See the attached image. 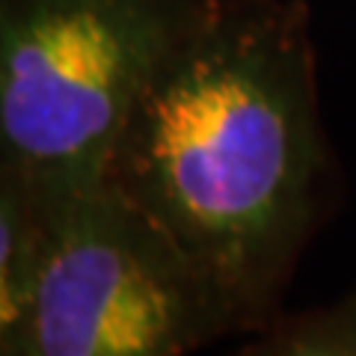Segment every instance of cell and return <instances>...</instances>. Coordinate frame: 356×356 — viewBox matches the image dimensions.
I'll use <instances>...</instances> for the list:
<instances>
[{
    "instance_id": "obj_3",
    "label": "cell",
    "mask_w": 356,
    "mask_h": 356,
    "mask_svg": "<svg viewBox=\"0 0 356 356\" xmlns=\"http://www.w3.org/2000/svg\"><path fill=\"white\" fill-rule=\"evenodd\" d=\"M48 199V259L6 356H187L235 332L217 294L107 181Z\"/></svg>"
},
{
    "instance_id": "obj_1",
    "label": "cell",
    "mask_w": 356,
    "mask_h": 356,
    "mask_svg": "<svg viewBox=\"0 0 356 356\" xmlns=\"http://www.w3.org/2000/svg\"><path fill=\"white\" fill-rule=\"evenodd\" d=\"M327 175L303 0H199L104 181L193 267L235 332L270 324Z\"/></svg>"
},
{
    "instance_id": "obj_4",
    "label": "cell",
    "mask_w": 356,
    "mask_h": 356,
    "mask_svg": "<svg viewBox=\"0 0 356 356\" xmlns=\"http://www.w3.org/2000/svg\"><path fill=\"white\" fill-rule=\"evenodd\" d=\"M51 247V199L15 166L0 170V356L18 344Z\"/></svg>"
},
{
    "instance_id": "obj_5",
    "label": "cell",
    "mask_w": 356,
    "mask_h": 356,
    "mask_svg": "<svg viewBox=\"0 0 356 356\" xmlns=\"http://www.w3.org/2000/svg\"><path fill=\"white\" fill-rule=\"evenodd\" d=\"M238 356H356V291L332 306L261 327Z\"/></svg>"
},
{
    "instance_id": "obj_2",
    "label": "cell",
    "mask_w": 356,
    "mask_h": 356,
    "mask_svg": "<svg viewBox=\"0 0 356 356\" xmlns=\"http://www.w3.org/2000/svg\"><path fill=\"white\" fill-rule=\"evenodd\" d=\"M199 0H0V149L48 196L104 181Z\"/></svg>"
}]
</instances>
